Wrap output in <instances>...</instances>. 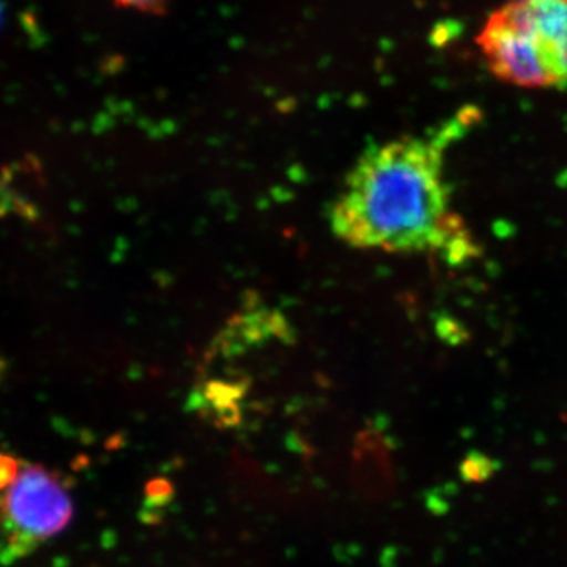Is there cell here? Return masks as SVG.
I'll list each match as a JSON object with an SVG mask.
<instances>
[{"label":"cell","instance_id":"7","mask_svg":"<svg viewBox=\"0 0 567 567\" xmlns=\"http://www.w3.org/2000/svg\"><path fill=\"white\" fill-rule=\"evenodd\" d=\"M2 17H3V2L0 0V24H2Z\"/></svg>","mask_w":567,"mask_h":567},{"label":"cell","instance_id":"2","mask_svg":"<svg viewBox=\"0 0 567 567\" xmlns=\"http://www.w3.org/2000/svg\"><path fill=\"white\" fill-rule=\"evenodd\" d=\"M73 499L54 470L21 462L20 472L0 491V563L28 557L69 527Z\"/></svg>","mask_w":567,"mask_h":567},{"label":"cell","instance_id":"8","mask_svg":"<svg viewBox=\"0 0 567 567\" xmlns=\"http://www.w3.org/2000/svg\"><path fill=\"white\" fill-rule=\"evenodd\" d=\"M518 2H520V0H518Z\"/></svg>","mask_w":567,"mask_h":567},{"label":"cell","instance_id":"5","mask_svg":"<svg viewBox=\"0 0 567 567\" xmlns=\"http://www.w3.org/2000/svg\"><path fill=\"white\" fill-rule=\"evenodd\" d=\"M123 9L141 11V13L162 14L166 11L171 0H114Z\"/></svg>","mask_w":567,"mask_h":567},{"label":"cell","instance_id":"6","mask_svg":"<svg viewBox=\"0 0 567 567\" xmlns=\"http://www.w3.org/2000/svg\"><path fill=\"white\" fill-rule=\"evenodd\" d=\"M21 462L20 458H14L9 454H0V491L9 486L14 476L18 475Z\"/></svg>","mask_w":567,"mask_h":567},{"label":"cell","instance_id":"3","mask_svg":"<svg viewBox=\"0 0 567 567\" xmlns=\"http://www.w3.org/2000/svg\"><path fill=\"white\" fill-rule=\"evenodd\" d=\"M476 41L498 80L522 89L563 87L522 17L517 0L495 10Z\"/></svg>","mask_w":567,"mask_h":567},{"label":"cell","instance_id":"1","mask_svg":"<svg viewBox=\"0 0 567 567\" xmlns=\"http://www.w3.org/2000/svg\"><path fill=\"white\" fill-rule=\"evenodd\" d=\"M456 123L435 137H401L369 148L347 175L330 208L336 237L361 249L435 252L461 264L476 252L451 210L443 175Z\"/></svg>","mask_w":567,"mask_h":567},{"label":"cell","instance_id":"4","mask_svg":"<svg viewBox=\"0 0 567 567\" xmlns=\"http://www.w3.org/2000/svg\"><path fill=\"white\" fill-rule=\"evenodd\" d=\"M518 6L548 65L566 87L567 0H520Z\"/></svg>","mask_w":567,"mask_h":567}]
</instances>
